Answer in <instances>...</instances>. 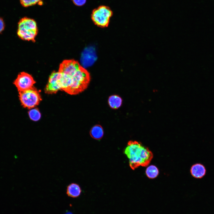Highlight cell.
Segmentation results:
<instances>
[{
    "label": "cell",
    "instance_id": "cell-1",
    "mask_svg": "<svg viewBox=\"0 0 214 214\" xmlns=\"http://www.w3.org/2000/svg\"><path fill=\"white\" fill-rule=\"evenodd\" d=\"M61 90L71 95L81 93L87 88L90 81L88 71L76 61L64 60L59 65Z\"/></svg>",
    "mask_w": 214,
    "mask_h": 214
},
{
    "label": "cell",
    "instance_id": "cell-2",
    "mask_svg": "<svg viewBox=\"0 0 214 214\" xmlns=\"http://www.w3.org/2000/svg\"><path fill=\"white\" fill-rule=\"evenodd\" d=\"M124 153L129 159L130 167L133 170L140 166H148L153 157L152 153L148 147L136 141H129Z\"/></svg>",
    "mask_w": 214,
    "mask_h": 214
},
{
    "label": "cell",
    "instance_id": "cell-3",
    "mask_svg": "<svg viewBox=\"0 0 214 214\" xmlns=\"http://www.w3.org/2000/svg\"><path fill=\"white\" fill-rule=\"evenodd\" d=\"M37 33V24L34 20L25 17L19 21L17 33L21 39L34 42Z\"/></svg>",
    "mask_w": 214,
    "mask_h": 214
},
{
    "label": "cell",
    "instance_id": "cell-4",
    "mask_svg": "<svg viewBox=\"0 0 214 214\" xmlns=\"http://www.w3.org/2000/svg\"><path fill=\"white\" fill-rule=\"evenodd\" d=\"M113 12L108 7L101 5L93 10L91 18L95 24L101 27L108 26Z\"/></svg>",
    "mask_w": 214,
    "mask_h": 214
},
{
    "label": "cell",
    "instance_id": "cell-5",
    "mask_svg": "<svg viewBox=\"0 0 214 214\" xmlns=\"http://www.w3.org/2000/svg\"><path fill=\"white\" fill-rule=\"evenodd\" d=\"M19 98L24 108H32L38 105L42 100L40 92L34 86L29 89L19 92Z\"/></svg>",
    "mask_w": 214,
    "mask_h": 214
},
{
    "label": "cell",
    "instance_id": "cell-6",
    "mask_svg": "<svg viewBox=\"0 0 214 214\" xmlns=\"http://www.w3.org/2000/svg\"><path fill=\"white\" fill-rule=\"evenodd\" d=\"M35 82L31 75L23 72L18 75L14 84L19 92L31 89L34 87Z\"/></svg>",
    "mask_w": 214,
    "mask_h": 214
},
{
    "label": "cell",
    "instance_id": "cell-7",
    "mask_svg": "<svg viewBox=\"0 0 214 214\" xmlns=\"http://www.w3.org/2000/svg\"><path fill=\"white\" fill-rule=\"evenodd\" d=\"M58 72L53 71L50 75L45 89V93L53 94L60 90L58 81Z\"/></svg>",
    "mask_w": 214,
    "mask_h": 214
},
{
    "label": "cell",
    "instance_id": "cell-8",
    "mask_svg": "<svg viewBox=\"0 0 214 214\" xmlns=\"http://www.w3.org/2000/svg\"><path fill=\"white\" fill-rule=\"evenodd\" d=\"M207 172L205 166L200 163H196L192 166L190 169V173L194 178L200 179L203 178Z\"/></svg>",
    "mask_w": 214,
    "mask_h": 214
},
{
    "label": "cell",
    "instance_id": "cell-9",
    "mask_svg": "<svg viewBox=\"0 0 214 214\" xmlns=\"http://www.w3.org/2000/svg\"><path fill=\"white\" fill-rule=\"evenodd\" d=\"M81 192L79 185L75 183H72L67 187L66 193L70 197L75 198L78 196Z\"/></svg>",
    "mask_w": 214,
    "mask_h": 214
},
{
    "label": "cell",
    "instance_id": "cell-10",
    "mask_svg": "<svg viewBox=\"0 0 214 214\" xmlns=\"http://www.w3.org/2000/svg\"><path fill=\"white\" fill-rule=\"evenodd\" d=\"M91 137L96 140H100L103 137L104 134L103 129L101 125H96L93 126L90 131Z\"/></svg>",
    "mask_w": 214,
    "mask_h": 214
},
{
    "label": "cell",
    "instance_id": "cell-11",
    "mask_svg": "<svg viewBox=\"0 0 214 214\" xmlns=\"http://www.w3.org/2000/svg\"><path fill=\"white\" fill-rule=\"evenodd\" d=\"M108 103L109 106L112 109H117L121 106L122 103V98L117 95H113L108 98Z\"/></svg>",
    "mask_w": 214,
    "mask_h": 214
},
{
    "label": "cell",
    "instance_id": "cell-12",
    "mask_svg": "<svg viewBox=\"0 0 214 214\" xmlns=\"http://www.w3.org/2000/svg\"><path fill=\"white\" fill-rule=\"evenodd\" d=\"M145 173L148 178L153 179L157 177L159 174V171L156 166L154 165H151L147 167Z\"/></svg>",
    "mask_w": 214,
    "mask_h": 214
},
{
    "label": "cell",
    "instance_id": "cell-13",
    "mask_svg": "<svg viewBox=\"0 0 214 214\" xmlns=\"http://www.w3.org/2000/svg\"><path fill=\"white\" fill-rule=\"evenodd\" d=\"M28 114L30 119L33 121H37L41 118V114L37 108H34L30 110Z\"/></svg>",
    "mask_w": 214,
    "mask_h": 214
},
{
    "label": "cell",
    "instance_id": "cell-14",
    "mask_svg": "<svg viewBox=\"0 0 214 214\" xmlns=\"http://www.w3.org/2000/svg\"><path fill=\"white\" fill-rule=\"evenodd\" d=\"M42 1L43 0H20V1L22 6L24 7H27L39 3L40 4Z\"/></svg>",
    "mask_w": 214,
    "mask_h": 214
},
{
    "label": "cell",
    "instance_id": "cell-15",
    "mask_svg": "<svg viewBox=\"0 0 214 214\" xmlns=\"http://www.w3.org/2000/svg\"><path fill=\"white\" fill-rule=\"evenodd\" d=\"M72 1L74 4L78 6L83 5L86 2V0H72Z\"/></svg>",
    "mask_w": 214,
    "mask_h": 214
},
{
    "label": "cell",
    "instance_id": "cell-16",
    "mask_svg": "<svg viewBox=\"0 0 214 214\" xmlns=\"http://www.w3.org/2000/svg\"><path fill=\"white\" fill-rule=\"evenodd\" d=\"M4 23L3 20L0 17V33L4 29Z\"/></svg>",
    "mask_w": 214,
    "mask_h": 214
}]
</instances>
